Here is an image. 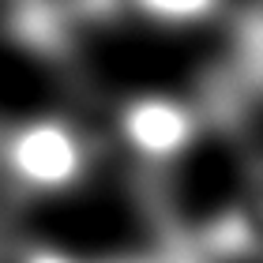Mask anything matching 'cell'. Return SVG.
<instances>
[{
	"instance_id": "1",
	"label": "cell",
	"mask_w": 263,
	"mask_h": 263,
	"mask_svg": "<svg viewBox=\"0 0 263 263\" xmlns=\"http://www.w3.org/2000/svg\"><path fill=\"white\" fill-rule=\"evenodd\" d=\"M8 158H11V170H15L19 181H27L34 188H64L83 170L79 139L57 121L27 124L11 139Z\"/></svg>"
},
{
	"instance_id": "2",
	"label": "cell",
	"mask_w": 263,
	"mask_h": 263,
	"mask_svg": "<svg viewBox=\"0 0 263 263\" xmlns=\"http://www.w3.org/2000/svg\"><path fill=\"white\" fill-rule=\"evenodd\" d=\"M124 136L147 158H170L192 139V117L170 98H139L124 109Z\"/></svg>"
},
{
	"instance_id": "3",
	"label": "cell",
	"mask_w": 263,
	"mask_h": 263,
	"mask_svg": "<svg viewBox=\"0 0 263 263\" xmlns=\"http://www.w3.org/2000/svg\"><path fill=\"white\" fill-rule=\"evenodd\" d=\"M143 11H151V15L158 19H173V23H184V19H199L207 15L214 8V0H139Z\"/></svg>"
},
{
	"instance_id": "4",
	"label": "cell",
	"mask_w": 263,
	"mask_h": 263,
	"mask_svg": "<svg viewBox=\"0 0 263 263\" xmlns=\"http://www.w3.org/2000/svg\"><path fill=\"white\" fill-rule=\"evenodd\" d=\"M27 263H71V259H64V256H57V252H34Z\"/></svg>"
}]
</instances>
